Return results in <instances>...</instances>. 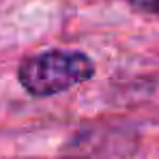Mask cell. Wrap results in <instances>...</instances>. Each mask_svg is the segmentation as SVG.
Wrapping results in <instances>:
<instances>
[{
	"mask_svg": "<svg viewBox=\"0 0 159 159\" xmlns=\"http://www.w3.org/2000/svg\"><path fill=\"white\" fill-rule=\"evenodd\" d=\"M93 75L95 65L86 54L65 50H50L30 56L17 69L20 84L34 97L65 93L82 82H88Z\"/></svg>",
	"mask_w": 159,
	"mask_h": 159,
	"instance_id": "cell-1",
	"label": "cell"
},
{
	"mask_svg": "<svg viewBox=\"0 0 159 159\" xmlns=\"http://www.w3.org/2000/svg\"><path fill=\"white\" fill-rule=\"evenodd\" d=\"M129 4L133 7V11L159 20V0H129Z\"/></svg>",
	"mask_w": 159,
	"mask_h": 159,
	"instance_id": "cell-2",
	"label": "cell"
}]
</instances>
